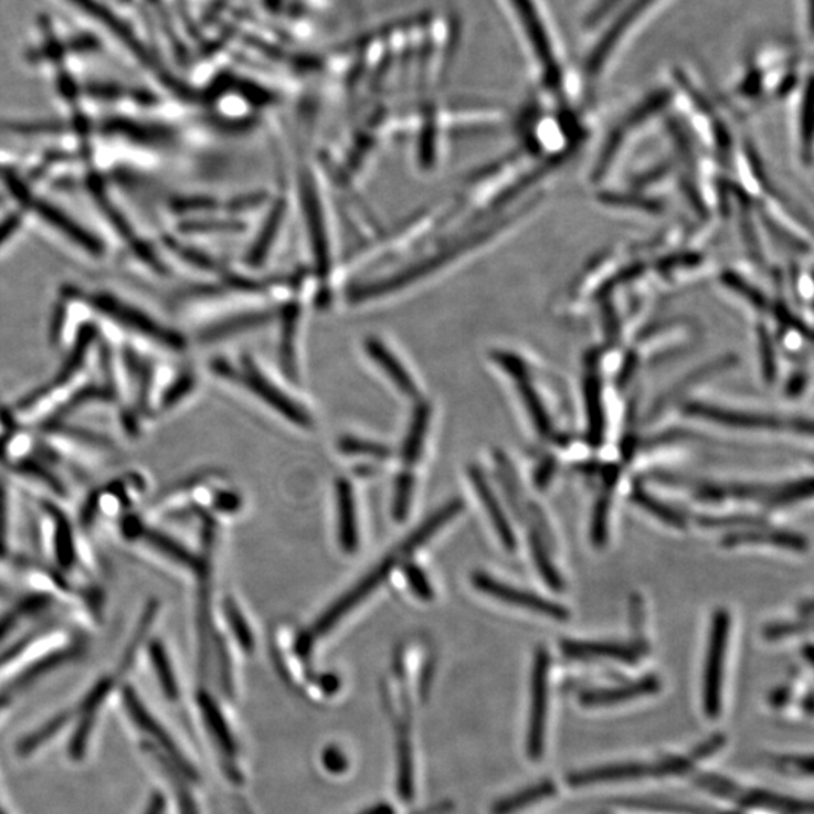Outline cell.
<instances>
[{
  "label": "cell",
  "instance_id": "1",
  "mask_svg": "<svg viewBox=\"0 0 814 814\" xmlns=\"http://www.w3.org/2000/svg\"><path fill=\"white\" fill-rule=\"evenodd\" d=\"M39 440L57 461L78 469L101 471L117 461V445L93 430L52 423L40 430Z\"/></svg>",
  "mask_w": 814,
  "mask_h": 814
},
{
  "label": "cell",
  "instance_id": "2",
  "mask_svg": "<svg viewBox=\"0 0 814 814\" xmlns=\"http://www.w3.org/2000/svg\"><path fill=\"white\" fill-rule=\"evenodd\" d=\"M151 483L142 471L119 475L109 485L89 494L81 510V527L94 530L105 520H118L135 514L134 508L147 497Z\"/></svg>",
  "mask_w": 814,
  "mask_h": 814
},
{
  "label": "cell",
  "instance_id": "3",
  "mask_svg": "<svg viewBox=\"0 0 814 814\" xmlns=\"http://www.w3.org/2000/svg\"><path fill=\"white\" fill-rule=\"evenodd\" d=\"M708 653H706L704 677V706L710 718L717 717L721 710L722 681L727 643H729L731 617L729 611L718 609L710 620Z\"/></svg>",
  "mask_w": 814,
  "mask_h": 814
},
{
  "label": "cell",
  "instance_id": "4",
  "mask_svg": "<svg viewBox=\"0 0 814 814\" xmlns=\"http://www.w3.org/2000/svg\"><path fill=\"white\" fill-rule=\"evenodd\" d=\"M404 558L408 557L404 556V552L400 547L395 548L394 552L388 553V556L383 558L382 563L376 565V568L371 570L370 573H367L366 577H363L362 580L353 586V589H350L345 596L338 599V601L335 602L328 611H325V613L318 617L316 625L313 626L311 634H309L311 635V638H314V636L328 634V632L332 630V627L337 625L345 615L349 614L355 606H358L363 599L369 598L379 585H382L383 582L388 580V577H390L392 569H395L397 565L402 563Z\"/></svg>",
  "mask_w": 814,
  "mask_h": 814
},
{
  "label": "cell",
  "instance_id": "5",
  "mask_svg": "<svg viewBox=\"0 0 814 814\" xmlns=\"http://www.w3.org/2000/svg\"><path fill=\"white\" fill-rule=\"evenodd\" d=\"M549 668H551V656H549L547 648H537L531 673L530 731H528V753H530L532 760L541 759L545 750L549 704Z\"/></svg>",
  "mask_w": 814,
  "mask_h": 814
},
{
  "label": "cell",
  "instance_id": "6",
  "mask_svg": "<svg viewBox=\"0 0 814 814\" xmlns=\"http://www.w3.org/2000/svg\"><path fill=\"white\" fill-rule=\"evenodd\" d=\"M473 585L478 592L489 594V596L508 603V605L519 606V609L558 620V622H565L570 617V611L561 603L549 601V599L528 592V590L516 589V586L508 585L506 582L495 580L494 577L485 572L473 573Z\"/></svg>",
  "mask_w": 814,
  "mask_h": 814
},
{
  "label": "cell",
  "instance_id": "7",
  "mask_svg": "<svg viewBox=\"0 0 814 814\" xmlns=\"http://www.w3.org/2000/svg\"><path fill=\"white\" fill-rule=\"evenodd\" d=\"M494 359L497 361L498 366L503 367V370L515 380L520 399H522L525 408H527L528 413H530V419L532 423H535L537 432H539L543 437L552 436L553 424L551 416H549L547 408H545V403L539 395V391H537L536 387L532 385L527 363H524L522 359H520L518 355L507 352L494 353Z\"/></svg>",
  "mask_w": 814,
  "mask_h": 814
},
{
  "label": "cell",
  "instance_id": "8",
  "mask_svg": "<svg viewBox=\"0 0 814 814\" xmlns=\"http://www.w3.org/2000/svg\"><path fill=\"white\" fill-rule=\"evenodd\" d=\"M123 705L126 712L129 713L130 720L138 727L144 734L150 737L155 741L156 750H162L167 754V759L172 764L176 763L177 770L183 772V774H190L189 763H186L183 755H181L179 748L169 738L163 727L159 725V721L150 713V710L146 708L142 700L136 696V691L131 686H124L123 688Z\"/></svg>",
  "mask_w": 814,
  "mask_h": 814
},
{
  "label": "cell",
  "instance_id": "9",
  "mask_svg": "<svg viewBox=\"0 0 814 814\" xmlns=\"http://www.w3.org/2000/svg\"><path fill=\"white\" fill-rule=\"evenodd\" d=\"M686 415L693 419L710 421V423L726 425V427L747 429V430H781L786 427L783 420L772 415H763V413H751L733 411V409H725L712 406L700 402L686 403L684 406Z\"/></svg>",
  "mask_w": 814,
  "mask_h": 814
},
{
  "label": "cell",
  "instance_id": "10",
  "mask_svg": "<svg viewBox=\"0 0 814 814\" xmlns=\"http://www.w3.org/2000/svg\"><path fill=\"white\" fill-rule=\"evenodd\" d=\"M114 684L115 680L112 677H103L82 698L81 704L77 705L78 725L68 746V755L74 762H78V760L85 758L86 747H88L95 720H97V715L101 712L103 704H105L107 696H109L112 688H114Z\"/></svg>",
  "mask_w": 814,
  "mask_h": 814
},
{
  "label": "cell",
  "instance_id": "11",
  "mask_svg": "<svg viewBox=\"0 0 814 814\" xmlns=\"http://www.w3.org/2000/svg\"><path fill=\"white\" fill-rule=\"evenodd\" d=\"M239 382L250 388L263 402L274 408L276 412H279L285 419L290 420L292 423L302 425V427H311L313 421L309 413L305 412L299 404L293 402L290 397L285 395L274 383L268 382L254 367H247L245 373L239 376Z\"/></svg>",
  "mask_w": 814,
  "mask_h": 814
},
{
  "label": "cell",
  "instance_id": "12",
  "mask_svg": "<svg viewBox=\"0 0 814 814\" xmlns=\"http://www.w3.org/2000/svg\"><path fill=\"white\" fill-rule=\"evenodd\" d=\"M511 2L515 3L516 11H518L524 27L527 28L528 36H530L532 47H535L537 56H539L548 84L557 85L560 72H558L556 56H553L551 40H548L547 28L541 22L535 3H532V0H511Z\"/></svg>",
  "mask_w": 814,
  "mask_h": 814
},
{
  "label": "cell",
  "instance_id": "13",
  "mask_svg": "<svg viewBox=\"0 0 814 814\" xmlns=\"http://www.w3.org/2000/svg\"><path fill=\"white\" fill-rule=\"evenodd\" d=\"M688 764V760L675 759L660 763L623 764V767L601 768V770L582 772V774L574 776L572 783L593 784L603 783V781L642 779V776L648 775L676 774V772L686 770Z\"/></svg>",
  "mask_w": 814,
  "mask_h": 814
},
{
  "label": "cell",
  "instance_id": "14",
  "mask_svg": "<svg viewBox=\"0 0 814 814\" xmlns=\"http://www.w3.org/2000/svg\"><path fill=\"white\" fill-rule=\"evenodd\" d=\"M598 357L594 355L586 367L584 378V400L586 411V441L599 448L605 441L606 416L603 406L602 379L599 373Z\"/></svg>",
  "mask_w": 814,
  "mask_h": 814
},
{
  "label": "cell",
  "instance_id": "15",
  "mask_svg": "<svg viewBox=\"0 0 814 814\" xmlns=\"http://www.w3.org/2000/svg\"><path fill=\"white\" fill-rule=\"evenodd\" d=\"M468 477L475 494L482 499V504L485 506L487 516H489L491 525H494L495 531H497L504 548L508 552H515L516 548H518L516 532L514 527H511L510 520L507 518L506 511H504L501 503H499L497 494L491 489L490 483L487 482L485 473L477 465H471Z\"/></svg>",
  "mask_w": 814,
  "mask_h": 814
},
{
  "label": "cell",
  "instance_id": "16",
  "mask_svg": "<svg viewBox=\"0 0 814 814\" xmlns=\"http://www.w3.org/2000/svg\"><path fill=\"white\" fill-rule=\"evenodd\" d=\"M655 2L656 0H635L631 7H627L626 10L623 11V14L620 15V18L611 24L609 32L602 36L599 44H596V47H594L592 55H590L589 61H586V74H589V77L593 78L601 74L603 65L609 61V56H611V52L614 51L615 45L619 44V40L626 34L631 24L636 22L639 15H642L643 12Z\"/></svg>",
  "mask_w": 814,
  "mask_h": 814
},
{
  "label": "cell",
  "instance_id": "17",
  "mask_svg": "<svg viewBox=\"0 0 814 814\" xmlns=\"http://www.w3.org/2000/svg\"><path fill=\"white\" fill-rule=\"evenodd\" d=\"M774 545L787 549V551L795 552H807L808 540L805 536L800 532L789 530H776V528L760 527L746 528V530H739L730 532L722 539L721 545L726 548L739 547V545Z\"/></svg>",
  "mask_w": 814,
  "mask_h": 814
},
{
  "label": "cell",
  "instance_id": "18",
  "mask_svg": "<svg viewBox=\"0 0 814 814\" xmlns=\"http://www.w3.org/2000/svg\"><path fill=\"white\" fill-rule=\"evenodd\" d=\"M338 540L346 553H355L359 547L357 503L352 485L341 478L337 482Z\"/></svg>",
  "mask_w": 814,
  "mask_h": 814
},
{
  "label": "cell",
  "instance_id": "19",
  "mask_svg": "<svg viewBox=\"0 0 814 814\" xmlns=\"http://www.w3.org/2000/svg\"><path fill=\"white\" fill-rule=\"evenodd\" d=\"M561 648L569 658L574 659H615L619 663L636 664L638 655L634 648L625 646V644L609 642H563Z\"/></svg>",
  "mask_w": 814,
  "mask_h": 814
},
{
  "label": "cell",
  "instance_id": "20",
  "mask_svg": "<svg viewBox=\"0 0 814 814\" xmlns=\"http://www.w3.org/2000/svg\"><path fill=\"white\" fill-rule=\"evenodd\" d=\"M659 686V679H656L655 676H647L643 677V679L632 681V684L617 686V688L586 693L582 696V704L589 706L622 704V701L634 700V698L656 693Z\"/></svg>",
  "mask_w": 814,
  "mask_h": 814
},
{
  "label": "cell",
  "instance_id": "21",
  "mask_svg": "<svg viewBox=\"0 0 814 814\" xmlns=\"http://www.w3.org/2000/svg\"><path fill=\"white\" fill-rule=\"evenodd\" d=\"M366 349L367 353L370 355V358L378 363L380 369L383 370V373L391 379V382H394V385L399 388L402 394L408 397L419 395V387L413 382L411 374L404 370V367L400 363L399 359H397L394 355L383 346L382 341L369 340L366 342Z\"/></svg>",
  "mask_w": 814,
  "mask_h": 814
},
{
  "label": "cell",
  "instance_id": "22",
  "mask_svg": "<svg viewBox=\"0 0 814 814\" xmlns=\"http://www.w3.org/2000/svg\"><path fill=\"white\" fill-rule=\"evenodd\" d=\"M430 415H432V408L427 403H420L412 413L411 425H409L402 448V458L408 466L415 465L420 461L421 454H423Z\"/></svg>",
  "mask_w": 814,
  "mask_h": 814
},
{
  "label": "cell",
  "instance_id": "23",
  "mask_svg": "<svg viewBox=\"0 0 814 814\" xmlns=\"http://www.w3.org/2000/svg\"><path fill=\"white\" fill-rule=\"evenodd\" d=\"M148 659L152 668L157 681L168 700L176 701L179 698V681H177L176 673H173L171 659H169L167 647L160 639H151L147 646Z\"/></svg>",
  "mask_w": 814,
  "mask_h": 814
},
{
  "label": "cell",
  "instance_id": "24",
  "mask_svg": "<svg viewBox=\"0 0 814 814\" xmlns=\"http://www.w3.org/2000/svg\"><path fill=\"white\" fill-rule=\"evenodd\" d=\"M619 466H610L609 473L605 474V487H603L601 497L598 498L596 506H594L592 519L594 547H603L606 539H609L611 494H613L615 483L619 480Z\"/></svg>",
  "mask_w": 814,
  "mask_h": 814
},
{
  "label": "cell",
  "instance_id": "25",
  "mask_svg": "<svg viewBox=\"0 0 814 814\" xmlns=\"http://www.w3.org/2000/svg\"><path fill=\"white\" fill-rule=\"evenodd\" d=\"M731 366H733V358H726L722 359V361L709 363L708 367L694 371V373L689 374L688 378L681 380V382L677 383V385L673 387L672 390L665 392V394L660 397L658 402H656L655 406L652 409V419H656L659 413H663L669 404L679 399V397L684 394L685 391H688L689 388L698 385V383L704 382L705 379L712 378L713 374L720 373V371L727 370Z\"/></svg>",
  "mask_w": 814,
  "mask_h": 814
},
{
  "label": "cell",
  "instance_id": "26",
  "mask_svg": "<svg viewBox=\"0 0 814 814\" xmlns=\"http://www.w3.org/2000/svg\"><path fill=\"white\" fill-rule=\"evenodd\" d=\"M528 541H530L532 560H535L536 569L539 570L540 577L543 578V581L547 582L549 589L553 590V592H563V578H561L556 565H553L551 553H549L543 537L540 536L537 528H531L530 532H528Z\"/></svg>",
  "mask_w": 814,
  "mask_h": 814
},
{
  "label": "cell",
  "instance_id": "27",
  "mask_svg": "<svg viewBox=\"0 0 814 814\" xmlns=\"http://www.w3.org/2000/svg\"><path fill=\"white\" fill-rule=\"evenodd\" d=\"M632 499H634L636 506L642 507L643 510L655 516V518L659 519L660 522L667 524L668 527L677 528V530H685V528L688 527L685 516L681 515L677 508L653 497L648 491L643 490L642 487H636V489L632 491Z\"/></svg>",
  "mask_w": 814,
  "mask_h": 814
},
{
  "label": "cell",
  "instance_id": "28",
  "mask_svg": "<svg viewBox=\"0 0 814 814\" xmlns=\"http://www.w3.org/2000/svg\"><path fill=\"white\" fill-rule=\"evenodd\" d=\"M76 715L77 708L73 710H65V712L56 715L53 720L45 722V725L41 727L39 731L29 734L28 738H24L23 741L19 743L18 753L22 755V758H27V755L35 753V751L40 750V748L43 747L44 743H47L53 737H56V734L60 733L62 729H64V726H67L68 722L72 721L74 717H76Z\"/></svg>",
  "mask_w": 814,
  "mask_h": 814
},
{
  "label": "cell",
  "instance_id": "29",
  "mask_svg": "<svg viewBox=\"0 0 814 814\" xmlns=\"http://www.w3.org/2000/svg\"><path fill=\"white\" fill-rule=\"evenodd\" d=\"M222 610L223 614H225L226 622H229L230 630L233 632L234 638L237 639L239 644H241L243 651H254V635H252L251 627L247 625L245 615H243L241 609H239L237 602H235L234 599L226 598L225 601L222 602Z\"/></svg>",
  "mask_w": 814,
  "mask_h": 814
},
{
  "label": "cell",
  "instance_id": "30",
  "mask_svg": "<svg viewBox=\"0 0 814 814\" xmlns=\"http://www.w3.org/2000/svg\"><path fill=\"white\" fill-rule=\"evenodd\" d=\"M12 530H14V507L10 486L0 480V553L12 556Z\"/></svg>",
  "mask_w": 814,
  "mask_h": 814
},
{
  "label": "cell",
  "instance_id": "31",
  "mask_svg": "<svg viewBox=\"0 0 814 814\" xmlns=\"http://www.w3.org/2000/svg\"><path fill=\"white\" fill-rule=\"evenodd\" d=\"M812 491L813 480L810 477L804 478V480L786 483V485L776 486V490L774 491V495H772V498L770 499V503H768V506H789V504H793L796 501H801V499L812 497Z\"/></svg>",
  "mask_w": 814,
  "mask_h": 814
},
{
  "label": "cell",
  "instance_id": "32",
  "mask_svg": "<svg viewBox=\"0 0 814 814\" xmlns=\"http://www.w3.org/2000/svg\"><path fill=\"white\" fill-rule=\"evenodd\" d=\"M413 485H415V480H413V475L409 471H403L397 477L394 504H392V516H394L397 522H402V520L408 518L409 507H411L412 501Z\"/></svg>",
  "mask_w": 814,
  "mask_h": 814
},
{
  "label": "cell",
  "instance_id": "33",
  "mask_svg": "<svg viewBox=\"0 0 814 814\" xmlns=\"http://www.w3.org/2000/svg\"><path fill=\"white\" fill-rule=\"evenodd\" d=\"M340 450L349 456H367L373 458H388L391 456V450L387 445L376 444V442L357 440V437H342L340 441Z\"/></svg>",
  "mask_w": 814,
  "mask_h": 814
},
{
  "label": "cell",
  "instance_id": "34",
  "mask_svg": "<svg viewBox=\"0 0 814 814\" xmlns=\"http://www.w3.org/2000/svg\"><path fill=\"white\" fill-rule=\"evenodd\" d=\"M403 572L404 578H406L409 589L412 590V593L415 594L416 598L424 602L433 601L435 592H433V586L430 584L427 574L424 573V570L421 569L420 565L406 563L403 565Z\"/></svg>",
  "mask_w": 814,
  "mask_h": 814
},
{
  "label": "cell",
  "instance_id": "35",
  "mask_svg": "<svg viewBox=\"0 0 814 814\" xmlns=\"http://www.w3.org/2000/svg\"><path fill=\"white\" fill-rule=\"evenodd\" d=\"M698 524L706 528L739 527L743 528V530H746V528L760 527V525H764L762 519L751 518V516H720V518H715V516H705V518L698 519Z\"/></svg>",
  "mask_w": 814,
  "mask_h": 814
},
{
  "label": "cell",
  "instance_id": "36",
  "mask_svg": "<svg viewBox=\"0 0 814 814\" xmlns=\"http://www.w3.org/2000/svg\"><path fill=\"white\" fill-rule=\"evenodd\" d=\"M804 631H807V626L803 622L776 623V625L764 627L763 636L770 642H776V639L787 638V636L797 635Z\"/></svg>",
  "mask_w": 814,
  "mask_h": 814
},
{
  "label": "cell",
  "instance_id": "37",
  "mask_svg": "<svg viewBox=\"0 0 814 814\" xmlns=\"http://www.w3.org/2000/svg\"><path fill=\"white\" fill-rule=\"evenodd\" d=\"M212 503L214 510L225 515L235 514L242 507V498L235 491L230 490H221L214 494Z\"/></svg>",
  "mask_w": 814,
  "mask_h": 814
},
{
  "label": "cell",
  "instance_id": "38",
  "mask_svg": "<svg viewBox=\"0 0 814 814\" xmlns=\"http://www.w3.org/2000/svg\"><path fill=\"white\" fill-rule=\"evenodd\" d=\"M553 469H556V461L548 458L547 462L541 463L539 471L536 473L535 483L536 486L545 487L548 485L549 478L552 477Z\"/></svg>",
  "mask_w": 814,
  "mask_h": 814
},
{
  "label": "cell",
  "instance_id": "39",
  "mask_svg": "<svg viewBox=\"0 0 814 814\" xmlns=\"http://www.w3.org/2000/svg\"><path fill=\"white\" fill-rule=\"evenodd\" d=\"M805 383H807V378H805V374H796L795 378H792L791 382H789V385L786 388V394L789 397H795L803 394Z\"/></svg>",
  "mask_w": 814,
  "mask_h": 814
},
{
  "label": "cell",
  "instance_id": "40",
  "mask_svg": "<svg viewBox=\"0 0 814 814\" xmlns=\"http://www.w3.org/2000/svg\"><path fill=\"white\" fill-rule=\"evenodd\" d=\"M165 807H167V803H165L162 793H155L150 797V801H148L146 813L144 814H165Z\"/></svg>",
  "mask_w": 814,
  "mask_h": 814
},
{
  "label": "cell",
  "instance_id": "41",
  "mask_svg": "<svg viewBox=\"0 0 814 814\" xmlns=\"http://www.w3.org/2000/svg\"><path fill=\"white\" fill-rule=\"evenodd\" d=\"M10 704H11L10 694H2V696H0V713H2L3 710H6L8 706H10Z\"/></svg>",
  "mask_w": 814,
  "mask_h": 814
},
{
  "label": "cell",
  "instance_id": "42",
  "mask_svg": "<svg viewBox=\"0 0 814 814\" xmlns=\"http://www.w3.org/2000/svg\"><path fill=\"white\" fill-rule=\"evenodd\" d=\"M0 814H6V812H3V810H0Z\"/></svg>",
  "mask_w": 814,
  "mask_h": 814
}]
</instances>
